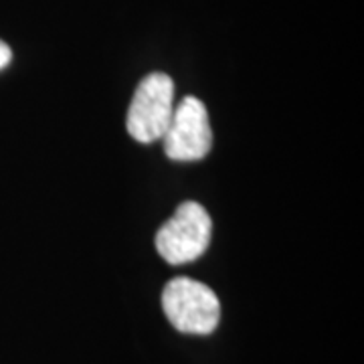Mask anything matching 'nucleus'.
Listing matches in <instances>:
<instances>
[{
	"mask_svg": "<svg viewBox=\"0 0 364 364\" xmlns=\"http://www.w3.org/2000/svg\"><path fill=\"white\" fill-rule=\"evenodd\" d=\"M162 308L170 324L184 334H210L221 318V304L215 291L188 277H176L166 284Z\"/></svg>",
	"mask_w": 364,
	"mask_h": 364,
	"instance_id": "f257e3e1",
	"label": "nucleus"
},
{
	"mask_svg": "<svg viewBox=\"0 0 364 364\" xmlns=\"http://www.w3.org/2000/svg\"><path fill=\"white\" fill-rule=\"evenodd\" d=\"M174 112V83L166 73H150L132 97L126 128L134 140L152 144L162 140Z\"/></svg>",
	"mask_w": 364,
	"mask_h": 364,
	"instance_id": "f03ea898",
	"label": "nucleus"
},
{
	"mask_svg": "<svg viewBox=\"0 0 364 364\" xmlns=\"http://www.w3.org/2000/svg\"><path fill=\"white\" fill-rule=\"evenodd\" d=\"M210 235L213 221L207 210L198 203H182L172 219L158 229L156 249L170 265L191 263L207 251Z\"/></svg>",
	"mask_w": 364,
	"mask_h": 364,
	"instance_id": "7ed1b4c3",
	"label": "nucleus"
},
{
	"mask_svg": "<svg viewBox=\"0 0 364 364\" xmlns=\"http://www.w3.org/2000/svg\"><path fill=\"white\" fill-rule=\"evenodd\" d=\"M164 152L170 160H203L213 148V130L205 104L193 95L174 105L164 136Z\"/></svg>",
	"mask_w": 364,
	"mask_h": 364,
	"instance_id": "20e7f679",
	"label": "nucleus"
},
{
	"mask_svg": "<svg viewBox=\"0 0 364 364\" xmlns=\"http://www.w3.org/2000/svg\"><path fill=\"white\" fill-rule=\"evenodd\" d=\"M11 59H13V51H11V47H9L4 41H0V71H2L4 67H9Z\"/></svg>",
	"mask_w": 364,
	"mask_h": 364,
	"instance_id": "39448f33",
	"label": "nucleus"
}]
</instances>
